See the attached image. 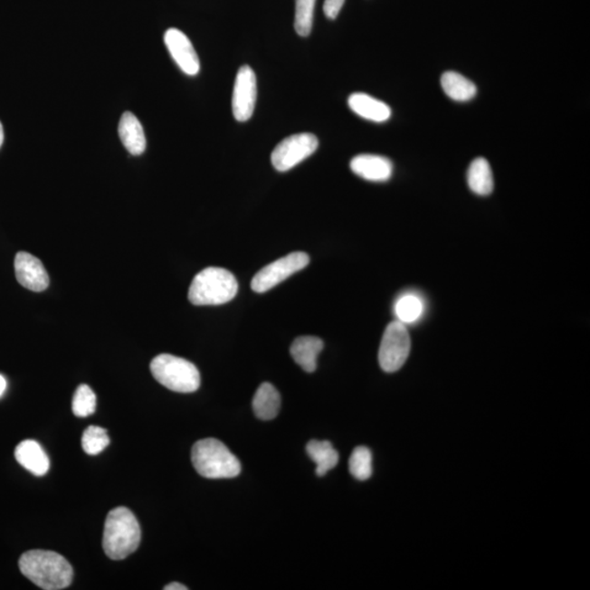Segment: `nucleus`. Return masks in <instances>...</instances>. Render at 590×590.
<instances>
[{
    "label": "nucleus",
    "mask_w": 590,
    "mask_h": 590,
    "mask_svg": "<svg viewBox=\"0 0 590 590\" xmlns=\"http://www.w3.org/2000/svg\"><path fill=\"white\" fill-rule=\"evenodd\" d=\"M19 568L26 578L45 590L67 588L73 578L71 563L54 551H26L20 557Z\"/></svg>",
    "instance_id": "nucleus-1"
},
{
    "label": "nucleus",
    "mask_w": 590,
    "mask_h": 590,
    "mask_svg": "<svg viewBox=\"0 0 590 590\" xmlns=\"http://www.w3.org/2000/svg\"><path fill=\"white\" fill-rule=\"evenodd\" d=\"M352 112L371 122L384 123L392 116V109L386 103L366 93H353L347 100Z\"/></svg>",
    "instance_id": "nucleus-14"
},
{
    "label": "nucleus",
    "mask_w": 590,
    "mask_h": 590,
    "mask_svg": "<svg viewBox=\"0 0 590 590\" xmlns=\"http://www.w3.org/2000/svg\"><path fill=\"white\" fill-rule=\"evenodd\" d=\"M310 460L316 463V475L323 477L339 462V454L328 441H310L307 445Z\"/></svg>",
    "instance_id": "nucleus-20"
},
{
    "label": "nucleus",
    "mask_w": 590,
    "mask_h": 590,
    "mask_svg": "<svg viewBox=\"0 0 590 590\" xmlns=\"http://www.w3.org/2000/svg\"><path fill=\"white\" fill-rule=\"evenodd\" d=\"M141 529L136 516L126 508H116L108 514L103 534V549L112 560H124L140 545Z\"/></svg>",
    "instance_id": "nucleus-2"
},
{
    "label": "nucleus",
    "mask_w": 590,
    "mask_h": 590,
    "mask_svg": "<svg viewBox=\"0 0 590 590\" xmlns=\"http://www.w3.org/2000/svg\"><path fill=\"white\" fill-rule=\"evenodd\" d=\"M195 469L207 479H231L240 475L241 462L223 442L205 439L195 442L192 450Z\"/></svg>",
    "instance_id": "nucleus-4"
},
{
    "label": "nucleus",
    "mask_w": 590,
    "mask_h": 590,
    "mask_svg": "<svg viewBox=\"0 0 590 590\" xmlns=\"http://www.w3.org/2000/svg\"><path fill=\"white\" fill-rule=\"evenodd\" d=\"M14 270L18 282L31 291L42 292L49 287L50 278L43 263L29 252H18L14 260Z\"/></svg>",
    "instance_id": "nucleus-11"
},
{
    "label": "nucleus",
    "mask_w": 590,
    "mask_h": 590,
    "mask_svg": "<svg viewBox=\"0 0 590 590\" xmlns=\"http://www.w3.org/2000/svg\"><path fill=\"white\" fill-rule=\"evenodd\" d=\"M467 181L471 192L479 196H488L493 192L494 181L491 167L483 157L471 162L468 168Z\"/></svg>",
    "instance_id": "nucleus-18"
},
{
    "label": "nucleus",
    "mask_w": 590,
    "mask_h": 590,
    "mask_svg": "<svg viewBox=\"0 0 590 590\" xmlns=\"http://www.w3.org/2000/svg\"><path fill=\"white\" fill-rule=\"evenodd\" d=\"M351 475L360 481L370 479L373 473L372 452L366 446L357 447L349 461Z\"/></svg>",
    "instance_id": "nucleus-23"
},
{
    "label": "nucleus",
    "mask_w": 590,
    "mask_h": 590,
    "mask_svg": "<svg viewBox=\"0 0 590 590\" xmlns=\"http://www.w3.org/2000/svg\"><path fill=\"white\" fill-rule=\"evenodd\" d=\"M165 43L180 70L188 76H196L200 71L199 57L187 35L181 30L168 29L165 34Z\"/></svg>",
    "instance_id": "nucleus-10"
},
{
    "label": "nucleus",
    "mask_w": 590,
    "mask_h": 590,
    "mask_svg": "<svg viewBox=\"0 0 590 590\" xmlns=\"http://www.w3.org/2000/svg\"><path fill=\"white\" fill-rule=\"evenodd\" d=\"M346 0H325L324 13L326 17L334 20L338 17Z\"/></svg>",
    "instance_id": "nucleus-26"
},
{
    "label": "nucleus",
    "mask_w": 590,
    "mask_h": 590,
    "mask_svg": "<svg viewBox=\"0 0 590 590\" xmlns=\"http://www.w3.org/2000/svg\"><path fill=\"white\" fill-rule=\"evenodd\" d=\"M316 0H295L294 29L303 38L312 33Z\"/></svg>",
    "instance_id": "nucleus-22"
},
{
    "label": "nucleus",
    "mask_w": 590,
    "mask_h": 590,
    "mask_svg": "<svg viewBox=\"0 0 590 590\" xmlns=\"http://www.w3.org/2000/svg\"><path fill=\"white\" fill-rule=\"evenodd\" d=\"M319 148V139L313 134H297L283 139L271 154L273 167L279 172L291 170L307 160Z\"/></svg>",
    "instance_id": "nucleus-8"
},
{
    "label": "nucleus",
    "mask_w": 590,
    "mask_h": 590,
    "mask_svg": "<svg viewBox=\"0 0 590 590\" xmlns=\"http://www.w3.org/2000/svg\"><path fill=\"white\" fill-rule=\"evenodd\" d=\"M323 349L324 342L319 337L303 336L293 341L290 353L305 372L313 373L318 367V357Z\"/></svg>",
    "instance_id": "nucleus-15"
},
{
    "label": "nucleus",
    "mask_w": 590,
    "mask_h": 590,
    "mask_svg": "<svg viewBox=\"0 0 590 590\" xmlns=\"http://www.w3.org/2000/svg\"><path fill=\"white\" fill-rule=\"evenodd\" d=\"M4 139H5L4 128L2 122H0V148H2L4 144Z\"/></svg>",
    "instance_id": "nucleus-29"
},
{
    "label": "nucleus",
    "mask_w": 590,
    "mask_h": 590,
    "mask_svg": "<svg viewBox=\"0 0 590 590\" xmlns=\"http://www.w3.org/2000/svg\"><path fill=\"white\" fill-rule=\"evenodd\" d=\"M7 381L3 376H0V397L3 396L4 393L6 392Z\"/></svg>",
    "instance_id": "nucleus-28"
},
{
    "label": "nucleus",
    "mask_w": 590,
    "mask_h": 590,
    "mask_svg": "<svg viewBox=\"0 0 590 590\" xmlns=\"http://www.w3.org/2000/svg\"><path fill=\"white\" fill-rule=\"evenodd\" d=\"M119 135L125 149L133 156L144 154L147 140L144 128L133 113L126 112L119 120Z\"/></svg>",
    "instance_id": "nucleus-16"
},
{
    "label": "nucleus",
    "mask_w": 590,
    "mask_h": 590,
    "mask_svg": "<svg viewBox=\"0 0 590 590\" xmlns=\"http://www.w3.org/2000/svg\"><path fill=\"white\" fill-rule=\"evenodd\" d=\"M257 99V79L250 66H242L236 75L232 110L239 122H246L254 114Z\"/></svg>",
    "instance_id": "nucleus-9"
},
{
    "label": "nucleus",
    "mask_w": 590,
    "mask_h": 590,
    "mask_svg": "<svg viewBox=\"0 0 590 590\" xmlns=\"http://www.w3.org/2000/svg\"><path fill=\"white\" fill-rule=\"evenodd\" d=\"M166 590H187L188 588L186 586H184V585L180 583H171L168 584L167 586L165 587Z\"/></svg>",
    "instance_id": "nucleus-27"
},
{
    "label": "nucleus",
    "mask_w": 590,
    "mask_h": 590,
    "mask_svg": "<svg viewBox=\"0 0 590 590\" xmlns=\"http://www.w3.org/2000/svg\"><path fill=\"white\" fill-rule=\"evenodd\" d=\"M309 263L307 252H294L291 254L279 258L258 271L252 281V291L265 293L278 286L295 272L301 271Z\"/></svg>",
    "instance_id": "nucleus-7"
},
{
    "label": "nucleus",
    "mask_w": 590,
    "mask_h": 590,
    "mask_svg": "<svg viewBox=\"0 0 590 590\" xmlns=\"http://www.w3.org/2000/svg\"><path fill=\"white\" fill-rule=\"evenodd\" d=\"M410 350L411 339L407 326L399 320L392 321L387 326L379 347V366L387 373L397 372L407 361Z\"/></svg>",
    "instance_id": "nucleus-6"
},
{
    "label": "nucleus",
    "mask_w": 590,
    "mask_h": 590,
    "mask_svg": "<svg viewBox=\"0 0 590 590\" xmlns=\"http://www.w3.org/2000/svg\"><path fill=\"white\" fill-rule=\"evenodd\" d=\"M424 309L423 299L419 294L411 292L400 295L394 307L397 320L405 326L417 323L423 318Z\"/></svg>",
    "instance_id": "nucleus-21"
},
{
    "label": "nucleus",
    "mask_w": 590,
    "mask_h": 590,
    "mask_svg": "<svg viewBox=\"0 0 590 590\" xmlns=\"http://www.w3.org/2000/svg\"><path fill=\"white\" fill-rule=\"evenodd\" d=\"M441 84L446 96L454 101H471L477 94L476 84L458 72H445L441 78Z\"/></svg>",
    "instance_id": "nucleus-19"
},
{
    "label": "nucleus",
    "mask_w": 590,
    "mask_h": 590,
    "mask_svg": "<svg viewBox=\"0 0 590 590\" xmlns=\"http://www.w3.org/2000/svg\"><path fill=\"white\" fill-rule=\"evenodd\" d=\"M152 376L161 385L176 393H194L200 386L198 368L183 357L160 355L150 365Z\"/></svg>",
    "instance_id": "nucleus-5"
},
{
    "label": "nucleus",
    "mask_w": 590,
    "mask_h": 590,
    "mask_svg": "<svg viewBox=\"0 0 590 590\" xmlns=\"http://www.w3.org/2000/svg\"><path fill=\"white\" fill-rule=\"evenodd\" d=\"M97 408V396L88 385L79 386L72 399V413L78 418H87Z\"/></svg>",
    "instance_id": "nucleus-24"
},
{
    "label": "nucleus",
    "mask_w": 590,
    "mask_h": 590,
    "mask_svg": "<svg viewBox=\"0 0 590 590\" xmlns=\"http://www.w3.org/2000/svg\"><path fill=\"white\" fill-rule=\"evenodd\" d=\"M281 407V394L271 383H263L258 387L252 398V410L258 419L268 421L275 419Z\"/></svg>",
    "instance_id": "nucleus-17"
},
{
    "label": "nucleus",
    "mask_w": 590,
    "mask_h": 590,
    "mask_svg": "<svg viewBox=\"0 0 590 590\" xmlns=\"http://www.w3.org/2000/svg\"><path fill=\"white\" fill-rule=\"evenodd\" d=\"M239 283L233 273L219 267L200 271L189 287L188 300L197 307L225 304L236 297Z\"/></svg>",
    "instance_id": "nucleus-3"
},
{
    "label": "nucleus",
    "mask_w": 590,
    "mask_h": 590,
    "mask_svg": "<svg viewBox=\"0 0 590 590\" xmlns=\"http://www.w3.org/2000/svg\"><path fill=\"white\" fill-rule=\"evenodd\" d=\"M350 167L356 176L370 182H386L393 176V163L385 157L360 155L353 157Z\"/></svg>",
    "instance_id": "nucleus-12"
},
{
    "label": "nucleus",
    "mask_w": 590,
    "mask_h": 590,
    "mask_svg": "<svg viewBox=\"0 0 590 590\" xmlns=\"http://www.w3.org/2000/svg\"><path fill=\"white\" fill-rule=\"evenodd\" d=\"M15 460L35 476H44L50 471V460L38 442H21L14 452Z\"/></svg>",
    "instance_id": "nucleus-13"
},
{
    "label": "nucleus",
    "mask_w": 590,
    "mask_h": 590,
    "mask_svg": "<svg viewBox=\"0 0 590 590\" xmlns=\"http://www.w3.org/2000/svg\"><path fill=\"white\" fill-rule=\"evenodd\" d=\"M108 431L92 425L83 432L82 449L88 455H98L102 452L109 444Z\"/></svg>",
    "instance_id": "nucleus-25"
}]
</instances>
